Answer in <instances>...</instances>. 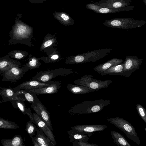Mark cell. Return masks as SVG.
Instances as JSON below:
<instances>
[{"label":"cell","mask_w":146,"mask_h":146,"mask_svg":"<svg viewBox=\"0 0 146 146\" xmlns=\"http://www.w3.org/2000/svg\"><path fill=\"white\" fill-rule=\"evenodd\" d=\"M33 29L19 18L15 19L14 25L9 33L10 39L8 45L20 44L32 47Z\"/></svg>","instance_id":"1"},{"label":"cell","mask_w":146,"mask_h":146,"mask_svg":"<svg viewBox=\"0 0 146 146\" xmlns=\"http://www.w3.org/2000/svg\"><path fill=\"white\" fill-rule=\"evenodd\" d=\"M110 100L100 99L86 101L72 106L68 111L71 115L94 113L101 111L111 103Z\"/></svg>","instance_id":"2"},{"label":"cell","mask_w":146,"mask_h":146,"mask_svg":"<svg viewBox=\"0 0 146 146\" xmlns=\"http://www.w3.org/2000/svg\"><path fill=\"white\" fill-rule=\"evenodd\" d=\"M112 50L111 48H103L72 56L66 58L65 63L72 64L96 62L109 54Z\"/></svg>","instance_id":"3"},{"label":"cell","mask_w":146,"mask_h":146,"mask_svg":"<svg viewBox=\"0 0 146 146\" xmlns=\"http://www.w3.org/2000/svg\"><path fill=\"white\" fill-rule=\"evenodd\" d=\"M106 119L124 132L127 137L133 142L138 145H141L140 140L135 129L130 123L122 118L117 117H107Z\"/></svg>","instance_id":"4"},{"label":"cell","mask_w":146,"mask_h":146,"mask_svg":"<svg viewBox=\"0 0 146 146\" xmlns=\"http://www.w3.org/2000/svg\"><path fill=\"white\" fill-rule=\"evenodd\" d=\"M145 23L146 22L144 20H135L131 18H119L106 20L102 24L110 28L128 29L140 27Z\"/></svg>","instance_id":"5"},{"label":"cell","mask_w":146,"mask_h":146,"mask_svg":"<svg viewBox=\"0 0 146 146\" xmlns=\"http://www.w3.org/2000/svg\"><path fill=\"white\" fill-rule=\"evenodd\" d=\"M78 74L77 72L71 69L60 68L38 72L32 77L31 80H36L41 82H46L50 81L53 78L57 76H66L72 74Z\"/></svg>","instance_id":"6"},{"label":"cell","mask_w":146,"mask_h":146,"mask_svg":"<svg viewBox=\"0 0 146 146\" xmlns=\"http://www.w3.org/2000/svg\"><path fill=\"white\" fill-rule=\"evenodd\" d=\"M93 76L88 74L85 75L74 81L76 84L82 86L95 91L108 88L113 82L109 80H101L92 78Z\"/></svg>","instance_id":"7"},{"label":"cell","mask_w":146,"mask_h":146,"mask_svg":"<svg viewBox=\"0 0 146 146\" xmlns=\"http://www.w3.org/2000/svg\"><path fill=\"white\" fill-rule=\"evenodd\" d=\"M29 70L25 64L21 67L19 66H13L2 74L3 78L1 81L16 82L21 79Z\"/></svg>","instance_id":"8"},{"label":"cell","mask_w":146,"mask_h":146,"mask_svg":"<svg viewBox=\"0 0 146 146\" xmlns=\"http://www.w3.org/2000/svg\"><path fill=\"white\" fill-rule=\"evenodd\" d=\"M35 102L32 103L31 108L35 111L38 116L46 123L52 131L53 129L50 118V114L40 101L35 95Z\"/></svg>","instance_id":"9"},{"label":"cell","mask_w":146,"mask_h":146,"mask_svg":"<svg viewBox=\"0 0 146 146\" xmlns=\"http://www.w3.org/2000/svg\"><path fill=\"white\" fill-rule=\"evenodd\" d=\"M143 59L135 56H128L125 57L123 61L124 65L122 76H130L132 73L140 68Z\"/></svg>","instance_id":"10"},{"label":"cell","mask_w":146,"mask_h":146,"mask_svg":"<svg viewBox=\"0 0 146 146\" xmlns=\"http://www.w3.org/2000/svg\"><path fill=\"white\" fill-rule=\"evenodd\" d=\"M108 127L107 125L101 124L80 125L72 126L70 128L73 132L90 136L92 135V133L103 131Z\"/></svg>","instance_id":"11"},{"label":"cell","mask_w":146,"mask_h":146,"mask_svg":"<svg viewBox=\"0 0 146 146\" xmlns=\"http://www.w3.org/2000/svg\"><path fill=\"white\" fill-rule=\"evenodd\" d=\"M87 9L98 13L111 14L116 12L128 11L133 10L135 6L129 5L118 8H109L101 7L93 3H88L86 5Z\"/></svg>","instance_id":"12"},{"label":"cell","mask_w":146,"mask_h":146,"mask_svg":"<svg viewBox=\"0 0 146 146\" xmlns=\"http://www.w3.org/2000/svg\"><path fill=\"white\" fill-rule=\"evenodd\" d=\"M92 3L101 7L109 8H118L130 5L131 0H100Z\"/></svg>","instance_id":"13"},{"label":"cell","mask_w":146,"mask_h":146,"mask_svg":"<svg viewBox=\"0 0 146 146\" xmlns=\"http://www.w3.org/2000/svg\"><path fill=\"white\" fill-rule=\"evenodd\" d=\"M52 81L42 82L36 80H31L22 82L17 87L13 88V90L15 92L22 89L27 90H31L48 86L50 84Z\"/></svg>","instance_id":"14"},{"label":"cell","mask_w":146,"mask_h":146,"mask_svg":"<svg viewBox=\"0 0 146 146\" xmlns=\"http://www.w3.org/2000/svg\"><path fill=\"white\" fill-rule=\"evenodd\" d=\"M61 81H53L49 85L31 90L29 92L36 95L51 94L56 93L61 87Z\"/></svg>","instance_id":"15"},{"label":"cell","mask_w":146,"mask_h":146,"mask_svg":"<svg viewBox=\"0 0 146 146\" xmlns=\"http://www.w3.org/2000/svg\"><path fill=\"white\" fill-rule=\"evenodd\" d=\"M33 114L35 121V124L37 125L38 127L41 129L54 145H55L56 144V143L52 131L36 113H33Z\"/></svg>","instance_id":"16"},{"label":"cell","mask_w":146,"mask_h":146,"mask_svg":"<svg viewBox=\"0 0 146 146\" xmlns=\"http://www.w3.org/2000/svg\"><path fill=\"white\" fill-rule=\"evenodd\" d=\"M44 52L46 53L47 56H41L40 58L45 64L58 62L62 58L60 52L54 47L45 50Z\"/></svg>","instance_id":"17"},{"label":"cell","mask_w":146,"mask_h":146,"mask_svg":"<svg viewBox=\"0 0 146 146\" xmlns=\"http://www.w3.org/2000/svg\"><path fill=\"white\" fill-rule=\"evenodd\" d=\"M21 65L19 61L11 58L8 54L0 57V74L13 66Z\"/></svg>","instance_id":"18"},{"label":"cell","mask_w":146,"mask_h":146,"mask_svg":"<svg viewBox=\"0 0 146 146\" xmlns=\"http://www.w3.org/2000/svg\"><path fill=\"white\" fill-rule=\"evenodd\" d=\"M36 131L37 134L36 136L31 137L32 140L37 143L38 146H54L40 128L38 127Z\"/></svg>","instance_id":"19"},{"label":"cell","mask_w":146,"mask_h":146,"mask_svg":"<svg viewBox=\"0 0 146 146\" xmlns=\"http://www.w3.org/2000/svg\"><path fill=\"white\" fill-rule=\"evenodd\" d=\"M0 96L2 97L3 100L5 102L11 100H21L24 101L25 100L16 95L13 88H11L2 87L0 86Z\"/></svg>","instance_id":"20"},{"label":"cell","mask_w":146,"mask_h":146,"mask_svg":"<svg viewBox=\"0 0 146 146\" xmlns=\"http://www.w3.org/2000/svg\"><path fill=\"white\" fill-rule=\"evenodd\" d=\"M123 61L122 59L113 58L103 63L98 65L93 69L98 73L100 74L113 66L122 63Z\"/></svg>","instance_id":"21"},{"label":"cell","mask_w":146,"mask_h":146,"mask_svg":"<svg viewBox=\"0 0 146 146\" xmlns=\"http://www.w3.org/2000/svg\"><path fill=\"white\" fill-rule=\"evenodd\" d=\"M54 18L63 25L71 26L74 23V21L67 13L63 12L55 11L53 13Z\"/></svg>","instance_id":"22"},{"label":"cell","mask_w":146,"mask_h":146,"mask_svg":"<svg viewBox=\"0 0 146 146\" xmlns=\"http://www.w3.org/2000/svg\"><path fill=\"white\" fill-rule=\"evenodd\" d=\"M56 42V37L54 35L48 33L44 37L40 48V50L44 52L45 50L54 47Z\"/></svg>","instance_id":"23"},{"label":"cell","mask_w":146,"mask_h":146,"mask_svg":"<svg viewBox=\"0 0 146 146\" xmlns=\"http://www.w3.org/2000/svg\"><path fill=\"white\" fill-rule=\"evenodd\" d=\"M67 87L70 92L74 94H85L95 91L88 88L76 84H68Z\"/></svg>","instance_id":"24"},{"label":"cell","mask_w":146,"mask_h":146,"mask_svg":"<svg viewBox=\"0 0 146 146\" xmlns=\"http://www.w3.org/2000/svg\"><path fill=\"white\" fill-rule=\"evenodd\" d=\"M1 143L3 146H25L21 136L16 135L11 139H2Z\"/></svg>","instance_id":"25"},{"label":"cell","mask_w":146,"mask_h":146,"mask_svg":"<svg viewBox=\"0 0 146 146\" xmlns=\"http://www.w3.org/2000/svg\"><path fill=\"white\" fill-rule=\"evenodd\" d=\"M111 135L113 142L117 146H131L124 137L119 133L112 131H111Z\"/></svg>","instance_id":"26"},{"label":"cell","mask_w":146,"mask_h":146,"mask_svg":"<svg viewBox=\"0 0 146 146\" xmlns=\"http://www.w3.org/2000/svg\"><path fill=\"white\" fill-rule=\"evenodd\" d=\"M123 62L122 63L113 66L100 74L102 75L122 76L123 68Z\"/></svg>","instance_id":"27"},{"label":"cell","mask_w":146,"mask_h":146,"mask_svg":"<svg viewBox=\"0 0 146 146\" xmlns=\"http://www.w3.org/2000/svg\"><path fill=\"white\" fill-rule=\"evenodd\" d=\"M67 133L69 135L70 143L78 141L87 142L89 140L90 136L85 134H80L72 131L71 130L67 131Z\"/></svg>","instance_id":"28"},{"label":"cell","mask_w":146,"mask_h":146,"mask_svg":"<svg viewBox=\"0 0 146 146\" xmlns=\"http://www.w3.org/2000/svg\"><path fill=\"white\" fill-rule=\"evenodd\" d=\"M17 96L24 99L30 103L32 104L35 102V94L29 92L28 90L24 89L15 92Z\"/></svg>","instance_id":"29"},{"label":"cell","mask_w":146,"mask_h":146,"mask_svg":"<svg viewBox=\"0 0 146 146\" xmlns=\"http://www.w3.org/2000/svg\"><path fill=\"white\" fill-rule=\"evenodd\" d=\"M40 58H37L30 54L29 55L28 62L25 64L29 70L39 68L41 64L39 62Z\"/></svg>","instance_id":"30"},{"label":"cell","mask_w":146,"mask_h":146,"mask_svg":"<svg viewBox=\"0 0 146 146\" xmlns=\"http://www.w3.org/2000/svg\"><path fill=\"white\" fill-rule=\"evenodd\" d=\"M0 128L14 129L19 128L15 123L0 117Z\"/></svg>","instance_id":"31"},{"label":"cell","mask_w":146,"mask_h":146,"mask_svg":"<svg viewBox=\"0 0 146 146\" xmlns=\"http://www.w3.org/2000/svg\"><path fill=\"white\" fill-rule=\"evenodd\" d=\"M29 54L28 52L21 50H13L8 53V55L11 58L22 60L26 57Z\"/></svg>","instance_id":"32"},{"label":"cell","mask_w":146,"mask_h":146,"mask_svg":"<svg viewBox=\"0 0 146 146\" xmlns=\"http://www.w3.org/2000/svg\"><path fill=\"white\" fill-rule=\"evenodd\" d=\"M10 101L14 108L18 109L24 115L27 114V108H26L24 101L21 100H17Z\"/></svg>","instance_id":"33"},{"label":"cell","mask_w":146,"mask_h":146,"mask_svg":"<svg viewBox=\"0 0 146 146\" xmlns=\"http://www.w3.org/2000/svg\"><path fill=\"white\" fill-rule=\"evenodd\" d=\"M37 128L34 123L30 120L27 123L25 130L30 136L31 137L35 135Z\"/></svg>","instance_id":"34"},{"label":"cell","mask_w":146,"mask_h":146,"mask_svg":"<svg viewBox=\"0 0 146 146\" xmlns=\"http://www.w3.org/2000/svg\"><path fill=\"white\" fill-rule=\"evenodd\" d=\"M136 109L141 118L146 123V110L141 105L137 104L136 105Z\"/></svg>","instance_id":"35"},{"label":"cell","mask_w":146,"mask_h":146,"mask_svg":"<svg viewBox=\"0 0 146 146\" xmlns=\"http://www.w3.org/2000/svg\"><path fill=\"white\" fill-rule=\"evenodd\" d=\"M73 146H99L96 144L88 143L87 142L76 141L72 142Z\"/></svg>","instance_id":"36"},{"label":"cell","mask_w":146,"mask_h":146,"mask_svg":"<svg viewBox=\"0 0 146 146\" xmlns=\"http://www.w3.org/2000/svg\"><path fill=\"white\" fill-rule=\"evenodd\" d=\"M27 114L31 120L35 123V121L33 118V115L32 114L30 109L29 108H27Z\"/></svg>","instance_id":"37"},{"label":"cell","mask_w":146,"mask_h":146,"mask_svg":"<svg viewBox=\"0 0 146 146\" xmlns=\"http://www.w3.org/2000/svg\"><path fill=\"white\" fill-rule=\"evenodd\" d=\"M30 3L34 4H40L47 0H28Z\"/></svg>","instance_id":"38"},{"label":"cell","mask_w":146,"mask_h":146,"mask_svg":"<svg viewBox=\"0 0 146 146\" xmlns=\"http://www.w3.org/2000/svg\"><path fill=\"white\" fill-rule=\"evenodd\" d=\"M144 3L145 5H146V0H143Z\"/></svg>","instance_id":"39"},{"label":"cell","mask_w":146,"mask_h":146,"mask_svg":"<svg viewBox=\"0 0 146 146\" xmlns=\"http://www.w3.org/2000/svg\"><path fill=\"white\" fill-rule=\"evenodd\" d=\"M146 128H145V131H146Z\"/></svg>","instance_id":"40"},{"label":"cell","mask_w":146,"mask_h":146,"mask_svg":"<svg viewBox=\"0 0 146 146\" xmlns=\"http://www.w3.org/2000/svg\"><path fill=\"white\" fill-rule=\"evenodd\" d=\"M1 103V102H0V103Z\"/></svg>","instance_id":"41"}]
</instances>
